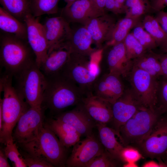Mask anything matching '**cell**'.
Segmentation results:
<instances>
[{
	"label": "cell",
	"mask_w": 167,
	"mask_h": 167,
	"mask_svg": "<svg viewBox=\"0 0 167 167\" xmlns=\"http://www.w3.org/2000/svg\"><path fill=\"white\" fill-rule=\"evenodd\" d=\"M143 167H161L160 163H158L154 161H150L144 163Z\"/></svg>",
	"instance_id": "cell-45"
},
{
	"label": "cell",
	"mask_w": 167,
	"mask_h": 167,
	"mask_svg": "<svg viewBox=\"0 0 167 167\" xmlns=\"http://www.w3.org/2000/svg\"><path fill=\"white\" fill-rule=\"evenodd\" d=\"M3 124V114L1 103L0 102V131L2 130Z\"/></svg>",
	"instance_id": "cell-46"
},
{
	"label": "cell",
	"mask_w": 167,
	"mask_h": 167,
	"mask_svg": "<svg viewBox=\"0 0 167 167\" xmlns=\"http://www.w3.org/2000/svg\"><path fill=\"white\" fill-rule=\"evenodd\" d=\"M71 53L66 41L53 46L49 49L40 69L46 77L60 73L67 62Z\"/></svg>",
	"instance_id": "cell-19"
},
{
	"label": "cell",
	"mask_w": 167,
	"mask_h": 167,
	"mask_svg": "<svg viewBox=\"0 0 167 167\" xmlns=\"http://www.w3.org/2000/svg\"><path fill=\"white\" fill-rule=\"evenodd\" d=\"M162 115L152 130L136 148L143 156L160 158L167 154V114Z\"/></svg>",
	"instance_id": "cell-11"
},
{
	"label": "cell",
	"mask_w": 167,
	"mask_h": 167,
	"mask_svg": "<svg viewBox=\"0 0 167 167\" xmlns=\"http://www.w3.org/2000/svg\"><path fill=\"white\" fill-rule=\"evenodd\" d=\"M123 42L127 56L130 59L133 60L141 56L148 50L140 44L131 32L128 34Z\"/></svg>",
	"instance_id": "cell-34"
},
{
	"label": "cell",
	"mask_w": 167,
	"mask_h": 167,
	"mask_svg": "<svg viewBox=\"0 0 167 167\" xmlns=\"http://www.w3.org/2000/svg\"></svg>",
	"instance_id": "cell-51"
},
{
	"label": "cell",
	"mask_w": 167,
	"mask_h": 167,
	"mask_svg": "<svg viewBox=\"0 0 167 167\" xmlns=\"http://www.w3.org/2000/svg\"><path fill=\"white\" fill-rule=\"evenodd\" d=\"M103 11L89 0H78L62 9L61 15L69 24L78 23L84 25L92 19L103 15Z\"/></svg>",
	"instance_id": "cell-16"
},
{
	"label": "cell",
	"mask_w": 167,
	"mask_h": 167,
	"mask_svg": "<svg viewBox=\"0 0 167 167\" xmlns=\"http://www.w3.org/2000/svg\"><path fill=\"white\" fill-rule=\"evenodd\" d=\"M94 5L100 10L105 11V8L106 0H89Z\"/></svg>",
	"instance_id": "cell-44"
},
{
	"label": "cell",
	"mask_w": 167,
	"mask_h": 167,
	"mask_svg": "<svg viewBox=\"0 0 167 167\" xmlns=\"http://www.w3.org/2000/svg\"><path fill=\"white\" fill-rule=\"evenodd\" d=\"M142 22L144 28L155 40L158 47L161 49L167 44V34L155 17L147 15Z\"/></svg>",
	"instance_id": "cell-29"
},
{
	"label": "cell",
	"mask_w": 167,
	"mask_h": 167,
	"mask_svg": "<svg viewBox=\"0 0 167 167\" xmlns=\"http://www.w3.org/2000/svg\"><path fill=\"white\" fill-rule=\"evenodd\" d=\"M128 77L131 88L143 106L155 109L158 79L134 66Z\"/></svg>",
	"instance_id": "cell-9"
},
{
	"label": "cell",
	"mask_w": 167,
	"mask_h": 167,
	"mask_svg": "<svg viewBox=\"0 0 167 167\" xmlns=\"http://www.w3.org/2000/svg\"><path fill=\"white\" fill-rule=\"evenodd\" d=\"M152 11L157 12L167 6V0H149Z\"/></svg>",
	"instance_id": "cell-41"
},
{
	"label": "cell",
	"mask_w": 167,
	"mask_h": 167,
	"mask_svg": "<svg viewBox=\"0 0 167 167\" xmlns=\"http://www.w3.org/2000/svg\"><path fill=\"white\" fill-rule=\"evenodd\" d=\"M143 157L137 148L130 146H124L120 154V159L123 164L127 163H136Z\"/></svg>",
	"instance_id": "cell-37"
},
{
	"label": "cell",
	"mask_w": 167,
	"mask_h": 167,
	"mask_svg": "<svg viewBox=\"0 0 167 167\" xmlns=\"http://www.w3.org/2000/svg\"><path fill=\"white\" fill-rule=\"evenodd\" d=\"M81 102L96 124L106 125L111 122L113 117L112 105L108 101L90 92L83 95Z\"/></svg>",
	"instance_id": "cell-18"
},
{
	"label": "cell",
	"mask_w": 167,
	"mask_h": 167,
	"mask_svg": "<svg viewBox=\"0 0 167 167\" xmlns=\"http://www.w3.org/2000/svg\"><path fill=\"white\" fill-rule=\"evenodd\" d=\"M24 22L27 27V40L36 57V62L40 68L45 59L49 47L42 24L39 17L32 14L27 15Z\"/></svg>",
	"instance_id": "cell-14"
},
{
	"label": "cell",
	"mask_w": 167,
	"mask_h": 167,
	"mask_svg": "<svg viewBox=\"0 0 167 167\" xmlns=\"http://www.w3.org/2000/svg\"><path fill=\"white\" fill-rule=\"evenodd\" d=\"M123 166L126 167H137L136 163H127L123 164Z\"/></svg>",
	"instance_id": "cell-47"
},
{
	"label": "cell",
	"mask_w": 167,
	"mask_h": 167,
	"mask_svg": "<svg viewBox=\"0 0 167 167\" xmlns=\"http://www.w3.org/2000/svg\"><path fill=\"white\" fill-rule=\"evenodd\" d=\"M16 89L30 107L42 106L47 84L46 76L33 62L15 75Z\"/></svg>",
	"instance_id": "cell-7"
},
{
	"label": "cell",
	"mask_w": 167,
	"mask_h": 167,
	"mask_svg": "<svg viewBox=\"0 0 167 167\" xmlns=\"http://www.w3.org/2000/svg\"><path fill=\"white\" fill-rule=\"evenodd\" d=\"M145 108L132 88H126L112 105L113 128L118 136L120 127L138 111Z\"/></svg>",
	"instance_id": "cell-12"
},
{
	"label": "cell",
	"mask_w": 167,
	"mask_h": 167,
	"mask_svg": "<svg viewBox=\"0 0 167 167\" xmlns=\"http://www.w3.org/2000/svg\"><path fill=\"white\" fill-rule=\"evenodd\" d=\"M160 49L161 52V54L167 53V44Z\"/></svg>",
	"instance_id": "cell-49"
},
{
	"label": "cell",
	"mask_w": 167,
	"mask_h": 167,
	"mask_svg": "<svg viewBox=\"0 0 167 167\" xmlns=\"http://www.w3.org/2000/svg\"><path fill=\"white\" fill-rule=\"evenodd\" d=\"M8 157L6 156L3 149L2 148L0 150V167H11L7 160Z\"/></svg>",
	"instance_id": "cell-43"
},
{
	"label": "cell",
	"mask_w": 167,
	"mask_h": 167,
	"mask_svg": "<svg viewBox=\"0 0 167 167\" xmlns=\"http://www.w3.org/2000/svg\"><path fill=\"white\" fill-rule=\"evenodd\" d=\"M0 61L6 73L13 76L36 62V57L27 40L0 31Z\"/></svg>",
	"instance_id": "cell-4"
},
{
	"label": "cell",
	"mask_w": 167,
	"mask_h": 167,
	"mask_svg": "<svg viewBox=\"0 0 167 167\" xmlns=\"http://www.w3.org/2000/svg\"><path fill=\"white\" fill-rule=\"evenodd\" d=\"M66 42L71 52L90 55L97 49L91 47L93 43L91 35L84 25L76 29H72L70 37Z\"/></svg>",
	"instance_id": "cell-22"
},
{
	"label": "cell",
	"mask_w": 167,
	"mask_h": 167,
	"mask_svg": "<svg viewBox=\"0 0 167 167\" xmlns=\"http://www.w3.org/2000/svg\"><path fill=\"white\" fill-rule=\"evenodd\" d=\"M56 136L44 123L34 139L19 145L24 152L44 159L54 167H65L67 159L66 148Z\"/></svg>",
	"instance_id": "cell-5"
},
{
	"label": "cell",
	"mask_w": 167,
	"mask_h": 167,
	"mask_svg": "<svg viewBox=\"0 0 167 167\" xmlns=\"http://www.w3.org/2000/svg\"><path fill=\"white\" fill-rule=\"evenodd\" d=\"M163 76H167V53L158 54Z\"/></svg>",
	"instance_id": "cell-42"
},
{
	"label": "cell",
	"mask_w": 167,
	"mask_h": 167,
	"mask_svg": "<svg viewBox=\"0 0 167 167\" xmlns=\"http://www.w3.org/2000/svg\"><path fill=\"white\" fill-rule=\"evenodd\" d=\"M59 0H31L32 15L35 17H39L44 15L57 13Z\"/></svg>",
	"instance_id": "cell-31"
},
{
	"label": "cell",
	"mask_w": 167,
	"mask_h": 167,
	"mask_svg": "<svg viewBox=\"0 0 167 167\" xmlns=\"http://www.w3.org/2000/svg\"><path fill=\"white\" fill-rule=\"evenodd\" d=\"M125 7V17L135 19L152 11L149 0H126Z\"/></svg>",
	"instance_id": "cell-30"
},
{
	"label": "cell",
	"mask_w": 167,
	"mask_h": 167,
	"mask_svg": "<svg viewBox=\"0 0 167 167\" xmlns=\"http://www.w3.org/2000/svg\"><path fill=\"white\" fill-rule=\"evenodd\" d=\"M56 119L74 128L81 136L86 137L92 134L96 123L88 115L80 102L73 109L58 115Z\"/></svg>",
	"instance_id": "cell-17"
},
{
	"label": "cell",
	"mask_w": 167,
	"mask_h": 167,
	"mask_svg": "<svg viewBox=\"0 0 167 167\" xmlns=\"http://www.w3.org/2000/svg\"><path fill=\"white\" fill-rule=\"evenodd\" d=\"M5 10L20 21L25 22L26 16L32 14L31 0H0Z\"/></svg>",
	"instance_id": "cell-28"
},
{
	"label": "cell",
	"mask_w": 167,
	"mask_h": 167,
	"mask_svg": "<svg viewBox=\"0 0 167 167\" xmlns=\"http://www.w3.org/2000/svg\"><path fill=\"white\" fill-rule=\"evenodd\" d=\"M103 48L97 49L90 55L71 52L60 72L75 83L84 94L91 92L101 73L99 63Z\"/></svg>",
	"instance_id": "cell-1"
},
{
	"label": "cell",
	"mask_w": 167,
	"mask_h": 167,
	"mask_svg": "<svg viewBox=\"0 0 167 167\" xmlns=\"http://www.w3.org/2000/svg\"><path fill=\"white\" fill-rule=\"evenodd\" d=\"M12 76L6 73L0 79V92H3V98L0 99L3 114L0 141L5 145L8 140L13 138L14 127L21 115L30 107L13 86Z\"/></svg>",
	"instance_id": "cell-3"
},
{
	"label": "cell",
	"mask_w": 167,
	"mask_h": 167,
	"mask_svg": "<svg viewBox=\"0 0 167 167\" xmlns=\"http://www.w3.org/2000/svg\"><path fill=\"white\" fill-rule=\"evenodd\" d=\"M133 61L134 66L145 71L157 79L163 75L158 54L152 50H147Z\"/></svg>",
	"instance_id": "cell-27"
},
{
	"label": "cell",
	"mask_w": 167,
	"mask_h": 167,
	"mask_svg": "<svg viewBox=\"0 0 167 167\" xmlns=\"http://www.w3.org/2000/svg\"><path fill=\"white\" fill-rule=\"evenodd\" d=\"M155 109L161 115L167 114V76L158 79V86Z\"/></svg>",
	"instance_id": "cell-32"
},
{
	"label": "cell",
	"mask_w": 167,
	"mask_h": 167,
	"mask_svg": "<svg viewBox=\"0 0 167 167\" xmlns=\"http://www.w3.org/2000/svg\"><path fill=\"white\" fill-rule=\"evenodd\" d=\"M164 161V164L166 166H167V154L166 155Z\"/></svg>",
	"instance_id": "cell-50"
},
{
	"label": "cell",
	"mask_w": 167,
	"mask_h": 167,
	"mask_svg": "<svg viewBox=\"0 0 167 167\" xmlns=\"http://www.w3.org/2000/svg\"><path fill=\"white\" fill-rule=\"evenodd\" d=\"M43 111L42 106H30L23 113L12 134L14 142L20 145L35 138L44 123Z\"/></svg>",
	"instance_id": "cell-10"
},
{
	"label": "cell",
	"mask_w": 167,
	"mask_h": 167,
	"mask_svg": "<svg viewBox=\"0 0 167 167\" xmlns=\"http://www.w3.org/2000/svg\"><path fill=\"white\" fill-rule=\"evenodd\" d=\"M46 19L42 25L49 49L67 41L72 31L70 24L61 16Z\"/></svg>",
	"instance_id": "cell-20"
},
{
	"label": "cell",
	"mask_w": 167,
	"mask_h": 167,
	"mask_svg": "<svg viewBox=\"0 0 167 167\" xmlns=\"http://www.w3.org/2000/svg\"><path fill=\"white\" fill-rule=\"evenodd\" d=\"M115 18L106 12L92 19L84 25L91 35L96 49L103 48L109 34L116 22Z\"/></svg>",
	"instance_id": "cell-21"
},
{
	"label": "cell",
	"mask_w": 167,
	"mask_h": 167,
	"mask_svg": "<svg viewBox=\"0 0 167 167\" xmlns=\"http://www.w3.org/2000/svg\"><path fill=\"white\" fill-rule=\"evenodd\" d=\"M133 29L131 33L146 50H152L158 47L156 41L144 29L140 21Z\"/></svg>",
	"instance_id": "cell-33"
},
{
	"label": "cell",
	"mask_w": 167,
	"mask_h": 167,
	"mask_svg": "<svg viewBox=\"0 0 167 167\" xmlns=\"http://www.w3.org/2000/svg\"><path fill=\"white\" fill-rule=\"evenodd\" d=\"M0 31L15 35L27 40V27L25 22H22L0 7Z\"/></svg>",
	"instance_id": "cell-26"
},
{
	"label": "cell",
	"mask_w": 167,
	"mask_h": 167,
	"mask_svg": "<svg viewBox=\"0 0 167 167\" xmlns=\"http://www.w3.org/2000/svg\"><path fill=\"white\" fill-rule=\"evenodd\" d=\"M122 77L111 73L100 74L92 89V93L113 105L123 92L125 87Z\"/></svg>",
	"instance_id": "cell-15"
},
{
	"label": "cell",
	"mask_w": 167,
	"mask_h": 167,
	"mask_svg": "<svg viewBox=\"0 0 167 167\" xmlns=\"http://www.w3.org/2000/svg\"><path fill=\"white\" fill-rule=\"evenodd\" d=\"M105 149L100 140L92 134L85 139L79 141L74 146L71 155L67 159L66 166L87 167Z\"/></svg>",
	"instance_id": "cell-13"
},
{
	"label": "cell",
	"mask_w": 167,
	"mask_h": 167,
	"mask_svg": "<svg viewBox=\"0 0 167 167\" xmlns=\"http://www.w3.org/2000/svg\"><path fill=\"white\" fill-rule=\"evenodd\" d=\"M46 123L66 148L74 146L79 141L81 135L70 125L56 119Z\"/></svg>",
	"instance_id": "cell-23"
},
{
	"label": "cell",
	"mask_w": 167,
	"mask_h": 167,
	"mask_svg": "<svg viewBox=\"0 0 167 167\" xmlns=\"http://www.w3.org/2000/svg\"><path fill=\"white\" fill-rule=\"evenodd\" d=\"M140 21V19L126 17L117 21L104 46H111L123 42L130 31Z\"/></svg>",
	"instance_id": "cell-25"
},
{
	"label": "cell",
	"mask_w": 167,
	"mask_h": 167,
	"mask_svg": "<svg viewBox=\"0 0 167 167\" xmlns=\"http://www.w3.org/2000/svg\"><path fill=\"white\" fill-rule=\"evenodd\" d=\"M96 126L98 131L99 140L105 149L114 158L122 162L120 159V154L124 146L117 140L115 131L106 124H96Z\"/></svg>",
	"instance_id": "cell-24"
},
{
	"label": "cell",
	"mask_w": 167,
	"mask_h": 167,
	"mask_svg": "<svg viewBox=\"0 0 167 167\" xmlns=\"http://www.w3.org/2000/svg\"><path fill=\"white\" fill-rule=\"evenodd\" d=\"M126 0H106L105 10L115 14H125Z\"/></svg>",
	"instance_id": "cell-39"
},
{
	"label": "cell",
	"mask_w": 167,
	"mask_h": 167,
	"mask_svg": "<svg viewBox=\"0 0 167 167\" xmlns=\"http://www.w3.org/2000/svg\"><path fill=\"white\" fill-rule=\"evenodd\" d=\"M156 13L155 18L163 29L167 34V12L162 10Z\"/></svg>",
	"instance_id": "cell-40"
},
{
	"label": "cell",
	"mask_w": 167,
	"mask_h": 167,
	"mask_svg": "<svg viewBox=\"0 0 167 167\" xmlns=\"http://www.w3.org/2000/svg\"><path fill=\"white\" fill-rule=\"evenodd\" d=\"M66 3V6H67L70 5L74 2L78 0H64Z\"/></svg>",
	"instance_id": "cell-48"
},
{
	"label": "cell",
	"mask_w": 167,
	"mask_h": 167,
	"mask_svg": "<svg viewBox=\"0 0 167 167\" xmlns=\"http://www.w3.org/2000/svg\"><path fill=\"white\" fill-rule=\"evenodd\" d=\"M46 77L42 105H44L52 112L59 113L81 102L83 93L61 73Z\"/></svg>",
	"instance_id": "cell-2"
},
{
	"label": "cell",
	"mask_w": 167,
	"mask_h": 167,
	"mask_svg": "<svg viewBox=\"0 0 167 167\" xmlns=\"http://www.w3.org/2000/svg\"><path fill=\"white\" fill-rule=\"evenodd\" d=\"M27 166L29 167H53V166L44 159L25 152H21Z\"/></svg>",
	"instance_id": "cell-38"
},
{
	"label": "cell",
	"mask_w": 167,
	"mask_h": 167,
	"mask_svg": "<svg viewBox=\"0 0 167 167\" xmlns=\"http://www.w3.org/2000/svg\"><path fill=\"white\" fill-rule=\"evenodd\" d=\"M123 164L113 156L105 149L94 159L87 167H116Z\"/></svg>",
	"instance_id": "cell-36"
},
{
	"label": "cell",
	"mask_w": 167,
	"mask_h": 167,
	"mask_svg": "<svg viewBox=\"0 0 167 167\" xmlns=\"http://www.w3.org/2000/svg\"><path fill=\"white\" fill-rule=\"evenodd\" d=\"M133 66V60L127 56L123 41L103 47L99 63L100 74L109 73L127 78Z\"/></svg>",
	"instance_id": "cell-8"
},
{
	"label": "cell",
	"mask_w": 167,
	"mask_h": 167,
	"mask_svg": "<svg viewBox=\"0 0 167 167\" xmlns=\"http://www.w3.org/2000/svg\"><path fill=\"white\" fill-rule=\"evenodd\" d=\"M4 151L8 158L12 162L15 167H26L27 166L16 144L14 143L13 138L8 140L5 145Z\"/></svg>",
	"instance_id": "cell-35"
},
{
	"label": "cell",
	"mask_w": 167,
	"mask_h": 167,
	"mask_svg": "<svg viewBox=\"0 0 167 167\" xmlns=\"http://www.w3.org/2000/svg\"><path fill=\"white\" fill-rule=\"evenodd\" d=\"M161 115L155 109L144 108L138 111L120 127L118 137L121 143L136 148L149 135Z\"/></svg>",
	"instance_id": "cell-6"
}]
</instances>
